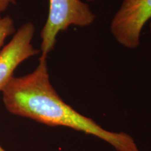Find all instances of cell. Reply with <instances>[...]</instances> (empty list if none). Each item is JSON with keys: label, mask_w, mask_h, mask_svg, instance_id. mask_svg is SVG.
<instances>
[{"label": "cell", "mask_w": 151, "mask_h": 151, "mask_svg": "<svg viewBox=\"0 0 151 151\" xmlns=\"http://www.w3.org/2000/svg\"><path fill=\"white\" fill-rule=\"evenodd\" d=\"M35 27L26 22L14 34L11 40L0 51V91L14 76V71L22 62L37 55L40 50L32 44Z\"/></svg>", "instance_id": "4"}, {"label": "cell", "mask_w": 151, "mask_h": 151, "mask_svg": "<svg viewBox=\"0 0 151 151\" xmlns=\"http://www.w3.org/2000/svg\"><path fill=\"white\" fill-rule=\"evenodd\" d=\"M95 18L89 6L81 0H49L48 16L41 32V56L47 58L53 50L60 32L71 25L88 27Z\"/></svg>", "instance_id": "2"}, {"label": "cell", "mask_w": 151, "mask_h": 151, "mask_svg": "<svg viewBox=\"0 0 151 151\" xmlns=\"http://www.w3.org/2000/svg\"><path fill=\"white\" fill-rule=\"evenodd\" d=\"M15 32L14 22L9 16H0V49L4 44L5 40Z\"/></svg>", "instance_id": "5"}, {"label": "cell", "mask_w": 151, "mask_h": 151, "mask_svg": "<svg viewBox=\"0 0 151 151\" xmlns=\"http://www.w3.org/2000/svg\"><path fill=\"white\" fill-rule=\"evenodd\" d=\"M3 102L11 114L50 127H65L94 136L117 151H139L131 135L105 129L64 101L49 78L47 58L41 56L35 70L12 77L2 90Z\"/></svg>", "instance_id": "1"}, {"label": "cell", "mask_w": 151, "mask_h": 151, "mask_svg": "<svg viewBox=\"0 0 151 151\" xmlns=\"http://www.w3.org/2000/svg\"><path fill=\"white\" fill-rule=\"evenodd\" d=\"M16 0H0V14L8 9L11 4H15Z\"/></svg>", "instance_id": "6"}, {"label": "cell", "mask_w": 151, "mask_h": 151, "mask_svg": "<svg viewBox=\"0 0 151 151\" xmlns=\"http://www.w3.org/2000/svg\"><path fill=\"white\" fill-rule=\"evenodd\" d=\"M0 151H6L5 150V149H4L1 146V145H0Z\"/></svg>", "instance_id": "7"}, {"label": "cell", "mask_w": 151, "mask_h": 151, "mask_svg": "<svg viewBox=\"0 0 151 151\" xmlns=\"http://www.w3.org/2000/svg\"><path fill=\"white\" fill-rule=\"evenodd\" d=\"M151 19V0H124L111 23L113 37L128 49L137 48L143 27Z\"/></svg>", "instance_id": "3"}, {"label": "cell", "mask_w": 151, "mask_h": 151, "mask_svg": "<svg viewBox=\"0 0 151 151\" xmlns=\"http://www.w3.org/2000/svg\"><path fill=\"white\" fill-rule=\"evenodd\" d=\"M87 1H95V0H87Z\"/></svg>", "instance_id": "8"}]
</instances>
